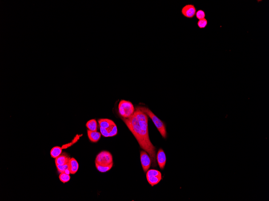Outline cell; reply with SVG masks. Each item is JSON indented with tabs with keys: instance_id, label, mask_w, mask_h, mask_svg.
Wrapping results in <instances>:
<instances>
[{
	"instance_id": "obj_17",
	"label": "cell",
	"mask_w": 269,
	"mask_h": 201,
	"mask_svg": "<svg viewBox=\"0 0 269 201\" xmlns=\"http://www.w3.org/2000/svg\"><path fill=\"white\" fill-rule=\"evenodd\" d=\"M59 178L60 180L62 182V183H65L70 181V175L66 174L64 172L61 173L60 174Z\"/></svg>"
},
{
	"instance_id": "obj_11",
	"label": "cell",
	"mask_w": 269,
	"mask_h": 201,
	"mask_svg": "<svg viewBox=\"0 0 269 201\" xmlns=\"http://www.w3.org/2000/svg\"><path fill=\"white\" fill-rule=\"evenodd\" d=\"M70 158L67 155H62L55 159L56 165H65L68 163Z\"/></svg>"
},
{
	"instance_id": "obj_16",
	"label": "cell",
	"mask_w": 269,
	"mask_h": 201,
	"mask_svg": "<svg viewBox=\"0 0 269 201\" xmlns=\"http://www.w3.org/2000/svg\"><path fill=\"white\" fill-rule=\"evenodd\" d=\"M113 164L110 165L109 166H100V165L96 163V166L98 171L100 172L105 173L110 170L112 168V167H113Z\"/></svg>"
},
{
	"instance_id": "obj_22",
	"label": "cell",
	"mask_w": 269,
	"mask_h": 201,
	"mask_svg": "<svg viewBox=\"0 0 269 201\" xmlns=\"http://www.w3.org/2000/svg\"><path fill=\"white\" fill-rule=\"evenodd\" d=\"M64 173H66V174H68V175H70V170H69V169H67V170H66V171H65Z\"/></svg>"
},
{
	"instance_id": "obj_2",
	"label": "cell",
	"mask_w": 269,
	"mask_h": 201,
	"mask_svg": "<svg viewBox=\"0 0 269 201\" xmlns=\"http://www.w3.org/2000/svg\"><path fill=\"white\" fill-rule=\"evenodd\" d=\"M136 109L141 110L147 114L148 116L150 117L162 136L164 138L166 137L167 132H166V126L164 122L162 121L152 112L151 110L147 108L139 106V107H137Z\"/></svg>"
},
{
	"instance_id": "obj_21",
	"label": "cell",
	"mask_w": 269,
	"mask_h": 201,
	"mask_svg": "<svg viewBox=\"0 0 269 201\" xmlns=\"http://www.w3.org/2000/svg\"><path fill=\"white\" fill-rule=\"evenodd\" d=\"M100 131L101 134L104 137H109V134L108 131L107 129L103 128L100 127Z\"/></svg>"
},
{
	"instance_id": "obj_8",
	"label": "cell",
	"mask_w": 269,
	"mask_h": 201,
	"mask_svg": "<svg viewBox=\"0 0 269 201\" xmlns=\"http://www.w3.org/2000/svg\"><path fill=\"white\" fill-rule=\"evenodd\" d=\"M156 159L160 168L161 170H163L166 165V158L164 151L162 149L158 150L157 154Z\"/></svg>"
},
{
	"instance_id": "obj_12",
	"label": "cell",
	"mask_w": 269,
	"mask_h": 201,
	"mask_svg": "<svg viewBox=\"0 0 269 201\" xmlns=\"http://www.w3.org/2000/svg\"><path fill=\"white\" fill-rule=\"evenodd\" d=\"M98 122L100 127L106 129L109 128L110 126L115 123L111 120L104 119V118L98 120Z\"/></svg>"
},
{
	"instance_id": "obj_14",
	"label": "cell",
	"mask_w": 269,
	"mask_h": 201,
	"mask_svg": "<svg viewBox=\"0 0 269 201\" xmlns=\"http://www.w3.org/2000/svg\"><path fill=\"white\" fill-rule=\"evenodd\" d=\"M86 126L88 129L91 131H97L98 125L95 119H92L86 123Z\"/></svg>"
},
{
	"instance_id": "obj_9",
	"label": "cell",
	"mask_w": 269,
	"mask_h": 201,
	"mask_svg": "<svg viewBox=\"0 0 269 201\" xmlns=\"http://www.w3.org/2000/svg\"><path fill=\"white\" fill-rule=\"evenodd\" d=\"M69 170H70V174H74L78 171L79 167V164L76 160L74 158L70 159L68 163Z\"/></svg>"
},
{
	"instance_id": "obj_3",
	"label": "cell",
	"mask_w": 269,
	"mask_h": 201,
	"mask_svg": "<svg viewBox=\"0 0 269 201\" xmlns=\"http://www.w3.org/2000/svg\"><path fill=\"white\" fill-rule=\"evenodd\" d=\"M118 108L119 114L123 118H130L134 112V105L129 101L121 100L118 105Z\"/></svg>"
},
{
	"instance_id": "obj_10",
	"label": "cell",
	"mask_w": 269,
	"mask_h": 201,
	"mask_svg": "<svg viewBox=\"0 0 269 201\" xmlns=\"http://www.w3.org/2000/svg\"><path fill=\"white\" fill-rule=\"evenodd\" d=\"M88 135L90 140L92 142H96L101 138V133L97 131H93L89 130H87Z\"/></svg>"
},
{
	"instance_id": "obj_20",
	"label": "cell",
	"mask_w": 269,
	"mask_h": 201,
	"mask_svg": "<svg viewBox=\"0 0 269 201\" xmlns=\"http://www.w3.org/2000/svg\"><path fill=\"white\" fill-rule=\"evenodd\" d=\"M57 170L59 173L65 172L66 170L69 169L68 163L65 165H56Z\"/></svg>"
},
{
	"instance_id": "obj_7",
	"label": "cell",
	"mask_w": 269,
	"mask_h": 201,
	"mask_svg": "<svg viewBox=\"0 0 269 201\" xmlns=\"http://www.w3.org/2000/svg\"><path fill=\"white\" fill-rule=\"evenodd\" d=\"M140 160L143 171L146 173L151 166V158L146 151H142L140 152Z\"/></svg>"
},
{
	"instance_id": "obj_19",
	"label": "cell",
	"mask_w": 269,
	"mask_h": 201,
	"mask_svg": "<svg viewBox=\"0 0 269 201\" xmlns=\"http://www.w3.org/2000/svg\"><path fill=\"white\" fill-rule=\"evenodd\" d=\"M197 19L201 20L205 18L206 16V13L203 10H197L195 14Z\"/></svg>"
},
{
	"instance_id": "obj_13",
	"label": "cell",
	"mask_w": 269,
	"mask_h": 201,
	"mask_svg": "<svg viewBox=\"0 0 269 201\" xmlns=\"http://www.w3.org/2000/svg\"><path fill=\"white\" fill-rule=\"evenodd\" d=\"M62 152V148L58 147H55L53 148L50 151V154L52 158L54 159H56L57 158L61 155Z\"/></svg>"
},
{
	"instance_id": "obj_5",
	"label": "cell",
	"mask_w": 269,
	"mask_h": 201,
	"mask_svg": "<svg viewBox=\"0 0 269 201\" xmlns=\"http://www.w3.org/2000/svg\"><path fill=\"white\" fill-rule=\"evenodd\" d=\"M146 178L148 183L153 186L160 182L162 179V174L158 170H150L147 171Z\"/></svg>"
},
{
	"instance_id": "obj_1",
	"label": "cell",
	"mask_w": 269,
	"mask_h": 201,
	"mask_svg": "<svg viewBox=\"0 0 269 201\" xmlns=\"http://www.w3.org/2000/svg\"><path fill=\"white\" fill-rule=\"evenodd\" d=\"M122 119L134 134L141 148L150 156L152 167H156V149L149 138L148 118L147 114L139 109H136L134 114L130 118H122Z\"/></svg>"
},
{
	"instance_id": "obj_4",
	"label": "cell",
	"mask_w": 269,
	"mask_h": 201,
	"mask_svg": "<svg viewBox=\"0 0 269 201\" xmlns=\"http://www.w3.org/2000/svg\"><path fill=\"white\" fill-rule=\"evenodd\" d=\"M96 163L102 166H109L113 164L112 155L109 152L102 151L97 156Z\"/></svg>"
},
{
	"instance_id": "obj_6",
	"label": "cell",
	"mask_w": 269,
	"mask_h": 201,
	"mask_svg": "<svg viewBox=\"0 0 269 201\" xmlns=\"http://www.w3.org/2000/svg\"><path fill=\"white\" fill-rule=\"evenodd\" d=\"M197 9L194 5L187 4L182 7L181 13L182 15L186 18H192L195 16Z\"/></svg>"
},
{
	"instance_id": "obj_18",
	"label": "cell",
	"mask_w": 269,
	"mask_h": 201,
	"mask_svg": "<svg viewBox=\"0 0 269 201\" xmlns=\"http://www.w3.org/2000/svg\"><path fill=\"white\" fill-rule=\"evenodd\" d=\"M208 22L206 18L199 20L197 23V25L200 29H204L207 27Z\"/></svg>"
},
{
	"instance_id": "obj_15",
	"label": "cell",
	"mask_w": 269,
	"mask_h": 201,
	"mask_svg": "<svg viewBox=\"0 0 269 201\" xmlns=\"http://www.w3.org/2000/svg\"><path fill=\"white\" fill-rule=\"evenodd\" d=\"M107 129L109 133V137H114V136L116 135L117 133H118L117 126L115 123L110 126Z\"/></svg>"
}]
</instances>
